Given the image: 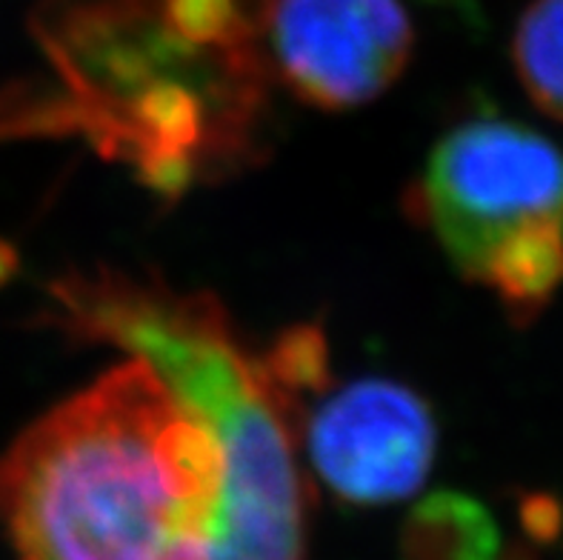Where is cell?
<instances>
[{
  "label": "cell",
  "mask_w": 563,
  "mask_h": 560,
  "mask_svg": "<svg viewBox=\"0 0 563 560\" xmlns=\"http://www.w3.org/2000/svg\"><path fill=\"white\" fill-rule=\"evenodd\" d=\"M404 560H500L498 520L464 492H438L404 524Z\"/></svg>",
  "instance_id": "obj_7"
},
{
  "label": "cell",
  "mask_w": 563,
  "mask_h": 560,
  "mask_svg": "<svg viewBox=\"0 0 563 560\" xmlns=\"http://www.w3.org/2000/svg\"><path fill=\"white\" fill-rule=\"evenodd\" d=\"M407 212L515 323L563 286V152L536 129L504 118L452 127L407 191Z\"/></svg>",
  "instance_id": "obj_3"
},
{
  "label": "cell",
  "mask_w": 563,
  "mask_h": 560,
  "mask_svg": "<svg viewBox=\"0 0 563 560\" xmlns=\"http://www.w3.org/2000/svg\"><path fill=\"white\" fill-rule=\"evenodd\" d=\"M157 372L227 443V490L209 560H303L307 490L295 461L300 409L232 323L172 338Z\"/></svg>",
  "instance_id": "obj_4"
},
{
  "label": "cell",
  "mask_w": 563,
  "mask_h": 560,
  "mask_svg": "<svg viewBox=\"0 0 563 560\" xmlns=\"http://www.w3.org/2000/svg\"><path fill=\"white\" fill-rule=\"evenodd\" d=\"M512 57L541 112L563 121V0H532L515 29Z\"/></svg>",
  "instance_id": "obj_8"
},
{
  "label": "cell",
  "mask_w": 563,
  "mask_h": 560,
  "mask_svg": "<svg viewBox=\"0 0 563 560\" xmlns=\"http://www.w3.org/2000/svg\"><path fill=\"white\" fill-rule=\"evenodd\" d=\"M37 37L64 80L21 123L78 132L157 195L241 166L255 146L269 66L261 55L200 50L155 0H55Z\"/></svg>",
  "instance_id": "obj_2"
},
{
  "label": "cell",
  "mask_w": 563,
  "mask_h": 560,
  "mask_svg": "<svg viewBox=\"0 0 563 560\" xmlns=\"http://www.w3.org/2000/svg\"><path fill=\"white\" fill-rule=\"evenodd\" d=\"M309 458L350 506H386L415 495L438 447L435 415L421 395L389 377H364L323 400L309 420Z\"/></svg>",
  "instance_id": "obj_6"
},
{
  "label": "cell",
  "mask_w": 563,
  "mask_h": 560,
  "mask_svg": "<svg viewBox=\"0 0 563 560\" xmlns=\"http://www.w3.org/2000/svg\"><path fill=\"white\" fill-rule=\"evenodd\" d=\"M227 490L218 426L132 358L0 458L18 560H209Z\"/></svg>",
  "instance_id": "obj_1"
},
{
  "label": "cell",
  "mask_w": 563,
  "mask_h": 560,
  "mask_svg": "<svg viewBox=\"0 0 563 560\" xmlns=\"http://www.w3.org/2000/svg\"><path fill=\"white\" fill-rule=\"evenodd\" d=\"M412 23L398 0H261L266 66L318 109L364 107L412 55Z\"/></svg>",
  "instance_id": "obj_5"
}]
</instances>
